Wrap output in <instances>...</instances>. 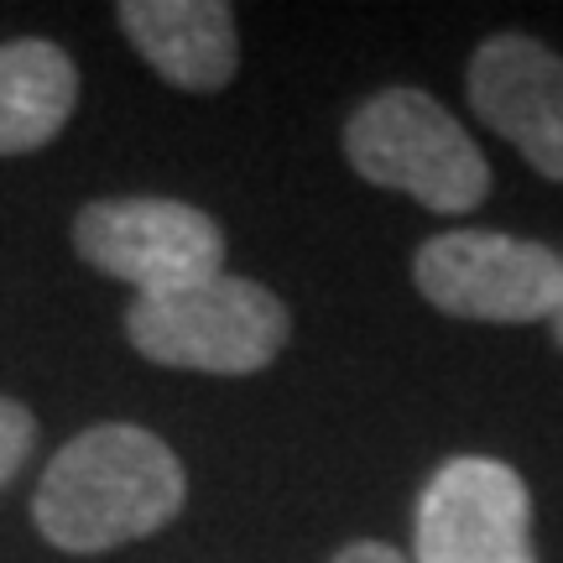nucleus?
<instances>
[{"instance_id":"nucleus-1","label":"nucleus","mask_w":563,"mask_h":563,"mask_svg":"<svg viewBox=\"0 0 563 563\" xmlns=\"http://www.w3.org/2000/svg\"><path fill=\"white\" fill-rule=\"evenodd\" d=\"M188 501L178 454L131 422H100L68 439L32 496L37 532L63 553H104L141 543Z\"/></svg>"},{"instance_id":"nucleus-2","label":"nucleus","mask_w":563,"mask_h":563,"mask_svg":"<svg viewBox=\"0 0 563 563\" xmlns=\"http://www.w3.org/2000/svg\"><path fill=\"white\" fill-rule=\"evenodd\" d=\"M287 334V302L262 282L230 272L146 292L125 308V340L146 361L203 376H256L282 355Z\"/></svg>"},{"instance_id":"nucleus-3","label":"nucleus","mask_w":563,"mask_h":563,"mask_svg":"<svg viewBox=\"0 0 563 563\" xmlns=\"http://www.w3.org/2000/svg\"><path fill=\"white\" fill-rule=\"evenodd\" d=\"M344 157L376 188H397L433 214H470L490 194V162L422 89H382L344 121Z\"/></svg>"},{"instance_id":"nucleus-4","label":"nucleus","mask_w":563,"mask_h":563,"mask_svg":"<svg viewBox=\"0 0 563 563\" xmlns=\"http://www.w3.org/2000/svg\"><path fill=\"white\" fill-rule=\"evenodd\" d=\"M412 282L449 319L538 323L563 298V262L506 230H443L412 256Z\"/></svg>"},{"instance_id":"nucleus-5","label":"nucleus","mask_w":563,"mask_h":563,"mask_svg":"<svg viewBox=\"0 0 563 563\" xmlns=\"http://www.w3.org/2000/svg\"><path fill=\"white\" fill-rule=\"evenodd\" d=\"M74 251L136 298L224 272V235L203 209L178 199H95L74 220Z\"/></svg>"},{"instance_id":"nucleus-6","label":"nucleus","mask_w":563,"mask_h":563,"mask_svg":"<svg viewBox=\"0 0 563 563\" xmlns=\"http://www.w3.org/2000/svg\"><path fill=\"white\" fill-rule=\"evenodd\" d=\"M418 563H538L532 496L501 460L460 454L418 496Z\"/></svg>"},{"instance_id":"nucleus-7","label":"nucleus","mask_w":563,"mask_h":563,"mask_svg":"<svg viewBox=\"0 0 563 563\" xmlns=\"http://www.w3.org/2000/svg\"><path fill=\"white\" fill-rule=\"evenodd\" d=\"M464 95L532 173L563 183V58L527 32H496L464 68Z\"/></svg>"},{"instance_id":"nucleus-8","label":"nucleus","mask_w":563,"mask_h":563,"mask_svg":"<svg viewBox=\"0 0 563 563\" xmlns=\"http://www.w3.org/2000/svg\"><path fill=\"white\" fill-rule=\"evenodd\" d=\"M115 21L167 84L214 95L241 68V32L224 0H125Z\"/></svg>"},{"instance_id":"nucleus-9","label":"nucleus","mask_w":563,"mask_h":563,"mask_svg":"<svg viewBox=\"0 0 563 563\" xmlns=\"http://www.w3.org/2000/svg\"><path fill=\"white\" fill-rule=\"evenodd\" d=\"M79 104V68L58 42H0V157L37 152Z\"/></svg>"},{"instance_id":"nucleus-10","label":"nucleus","mask_w":563,"mask_h":563,"mask_svg":"<svg viewBox=\"0 0 563 563\" xmlns=\"http://www.w3.org/2000/svg\"><path fill=\"white\" fill-rule=\"evenodd\" d=\"M32 443H37V418H32L21 402L0 397V490L16 481V470L26 464Z\"/></svg>"},{"instance_id":"nucleus-11","label":"nucleus","mask_w":563,"mask_h":563,"mask_svg":"<svg viewBox=\"0 0 563 563\" xmlns=\"http://www.w3.org/2000/svg\"><path fill=\"white\" fill-rule=\"evenodd\" d=\"M329 563H407V559L386 543H350V548H340Z\"/></svg>"},{"instance_id":"nucleus-12","label":"nucleus","mask_w":563,"mask_h":563,"mask_svg":"<svg viewBox=\"0 0 563 563\" xmlns=\"http://www.w3.org/2000/svg\"><path fill=\"white\" fill-rule=\"evenodd\" d=\"M553 313H559V329H563V298H559V308H553Z\"/></svg>"}]
</instances>
